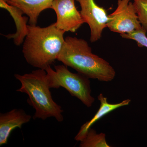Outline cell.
<instances>
[{
    "mask_svg": "<svg viewBox=\"0 0 147 147\" xmlns=\"http://www.w3.org/2000/svg\"><path fill=\"white\" fill-rule=\"evenodd\" d=\"M28 27L22 50L24 58L30 65L45 70L57 60L64 44L65 32L55 23L44 28L30 25Z\"/></svg>",
    "mask_w": 147,
    "mask_h": 147,
    "instance_id": "2",
    "label": "cell"
},
{
    "mask_svg": "<svg viewBox=\"0 0 147 147\" xmlns=\"http://www.w3.org/2000/svg\"><path fill=\"white\" fill-rule=\"evenodd\" d=\"M57 60L89 79L108 82L115 76V71L110 64L92 53L86 40L76 37L65 38L64 44Z\"/></svg>",
    "mask_w": 147,
    "mask_h": 147,
    "instance_id": "1",
    "label": "cell"
},
{
    "mask_svg": "<svg viewBox=\"0 0 147 147\" xmlns=\"http://www.w3.org/2000/svg\"><path fill=\"white\" fill-rule=\"evenodd\" d=\"M32 116L22 109H14L0 114V146L7 144L9 137L13 129L21 128L24 124L29 122Z\"/></svg>",
    "mask_w": 147,
    "mask_h": 147,
    "instance_id": "8",
    "label": "cell"
},
{
    "mask_svg": "<svg viewBox=\"0 0 147 147\" xmlns=\"http://www.w3.org/2000/svg\"><path fill=\"white\" fill-rule=\"evenodd\" d=\"M81 147H110L105 139V134H97L94 129L90 128L85 137L80 141Z\"/></svg>",
    "mask_w": 147,
    "mask_h": 147,
    "instance_id": "12",
    "label": "cell"
},
{
    "mask_svg": "<svg viewBox=\"0 0 147 147\" xmlns=\"http://www.w3.org/2000/svg\"><path fill=\"white\" fill-rule=\"evenodd\" d=\"M55 68L53 70L50 66L45 69L50 88L62 87L87 107H91L95 98L91 95L89 78L78 72L72 73L65 65H55Z\"/></svg>",
    "mask_w": 147,
    "mask_h": 147,
    "instance_id": "4",
    "label": "cell"
},
{
    "mask_svg": "<svg viewBox=\"0 0 147 147\" xmlns=\"http://www.w3.org/2000/svg\"><path fill=\"white\" fill-rule=\"evenodd\" d=\"M75 1L54 0L51 6L57 15L55 26L65 32H74L85 24L75 6Z\"/></svg>",
    "mask_w": 147,
    "mask_h": 147,
    "instance_id": "7",
    "label": "cell"
},
{
    "mask_svg": "<svg viewBox=\"0 0 147 147\" xmlns=\"http://www.w3.org/2000/svg\"><path fill=\"white\" fill-rule=\"evenodd\" d=\"M14 77L21 84L16 91L26 94L29 96L28 103L35 110L34 119L45 120L52 117L59 122L63 121V110L53 99L45 70L38 69L24 75L15 74Z\"/></svg>",
    "mask_w": 147,
    "mask_h": 147,
    "instance_id": "3",
    "label": "cell"
},
{
    "mask_svg": "<svg viewBox=\"0 0 147 147\" xmlns=\"http://www.w3.org/2000/svg\"><path fill=\"white\" fill-rule=\"evenodd\" d=\"M108 17L107 27L115 32L129 33L142 28L136 8L130 0H118L117 7Z\"/></svg>",
    "mask_w": 147,
    "mask_h": 147,
    "instance_id": "5",
    "label": "cell"
},
{
    "mask_svg": "<svg viewBox=\"0 0 147 147\" xmlns=\"http://www.w3.org/2000/svg\"><path fill=\"white\" fill-rule=\"evenodd\" d=\"M146 31L143 28L129 33L120 34L121 36L126 39H131L137 42L139 47H147V37L146 36Z\"/></svg>",
    "mask_w": 147,
    "mask_h": 147,
    "instance_id": "13",
    "label": "cell"
},
{
    "mask_svg": "<svg viewBox=\"0 0 147 147\" xmlns=\"http://www.w3.org/2000/svg\"><path fill=\"white\" fill-rule=\"evenodd\" d=\"M139 21L147 33V0H133Z\"/></svg>",
    "mask_w": 147,
    "mask_h": 147,
    "instance_id": "14",
    "label": "cell"
},
{
    "mask_svg": "<svg viewBox=\"0 0 147 147\" xmlns=\"http://www.w3.org/2000/svg\"><path fill=\"white\" fill-rule=\"evenodd\" d=\"M0 7L6 9L9 12L15 22L16 28V31L15 33L8 34L4 36L8 39L12 38L14 44L17 46H20L24 42L28 32V27L27 24L29 17L23 16L24 13L21 9L9 4L6 0H0Z\"/></svg>",
    "mask_w": 147,
    "mask_h": 147,
    "instance_id": "9",
    "label": "cell"
},
{
    "mask_svg": "<svg viewBox=\"0 0 147 147\" xmlns=\"http://www.w3.org/2000/svg\"><path fill=\"white\" fill-rule=\"evenodd\" d=\"M81 7V15L90 29V40L92 42L101 38L103 30L107 27L109 17L106 11L95 3L94 0H76Z\"/></svg>",
    "mask_w": 147,
    "mask_h": 147,
    "instance_id": "6",
    "label": "cell"
},
{
    "mask_svg": "<svg viewBox=\"0 0 147 147\" xmlns=\"http://www.w3.org/2000/svg\"><path fill=\"white\" fill-rule=\"evenodd\" d=\"M9 4L23 11L29 17V25L36 26L40 13L51 8L54 0H6Z\"/></svg>",
    "mask_w": 147,
    "mask_h": 147,
    "instance_id": "10",
    "label": "cell"
},
{
    "mask_svg": "<svg viewBox=\"0 0 147 147\" xmlns=\"http://www.w3.org/2000/svg\"><path fill=\"white\" fill-rule=\"evenodd\" d=\"M98 99L100 102V108L92 118L84 124L81 127L79 132L74 138L76 141L79 142L82 141L85 137L88 129L96 122L113 110L120 107L128 105L131 101V100L128 99L118 103L111 104L108 102L107 98L105 97L102 94H100L98 96Z\"/></svg>",
    "mask_w": 147,
    "mask_h": 147,
    "instance_id": "11",
    "label": "cell"
}]
</instances>
